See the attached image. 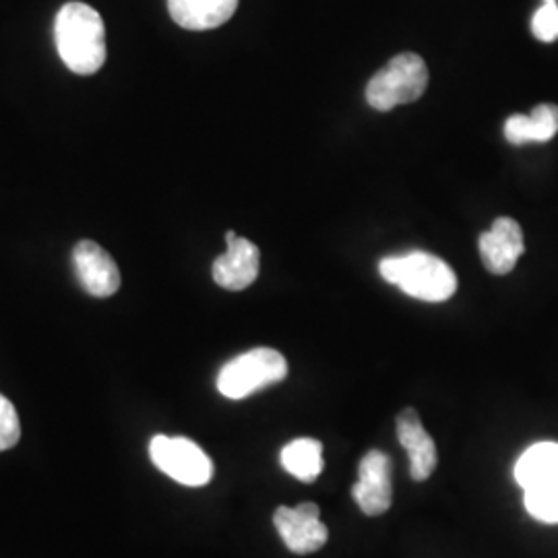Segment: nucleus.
Here are the masks:
<instances>
[{"mask_svg":"<svg viewBox=\"0 0 558 558\" xmlns=\"http://www.w3.org/2000/svg\"><path fill=\"white\" fill-rule=\"evenodd\" d=\"M60 60L75 75H94L106 62V27L96 9L85 2H66L54 21Z\"/></svg>","mask_w":558,"mask_h":558,"instance_id":"obj_1","label":"nucleus"},{"mask_svg":"<svg viewBox=\"0 0 558 558\" xmlns=\"http://www.w3.org/2000/svg\"><path fill=\"white\" fill-rule=\"evenodd\" d=\"M379 271L385 281L422 302H445L458 290L456 271L437 255L422 251L387 257L380 260Z\"/></svg>","mask_w":558,"mask_h":558,"instance_id":"obj_2","label":"nucleus"},{"mask_svg":"<svg viewBox=\"0 0 558 558\" xmlns=\"http://www.w3.org/2000/svg\"><path fill=\"white\" fill-rule=\"evenodd\" d=\"M428 87V66L414 52L389 60L366 85V101L379 112H389L424 96Z\"/></svg>","mask_w":558,"mask_h":558,"instance_id":"obj_3","label":"nucleus"},{"mask_svg":"<svg viewBox=\"0 0 558 558\" xmlns=\"http://www.w3.org/2000/svg\"><path fill=\"white\" fill-rule=\"evenodd\" d=\"M288 377V362L271 348H255L240 354L218 375V391L223 398L244 399Z\"/></svg>","mask_w":558,"mask_h":558,"instance_id":"obj_4","label":"nucleus"},{"mask_svg":"<svg viewBox=\"0 0 558 558\" xmlns=\"http://www.w3.org/2000/svg\"><path fill=\"white\" fill-rule=\"evenodd\" d=\"M149 456L166 476L184 486H205L214 476V463L195 440L158 435L149 442Z\"/></svg>","mask_w":558,"mask_h":558,"instance_id":"obj_5","label":"nucleus"},{"mask_svg":"<svg viewBox=\"0 0 558 558\" xmlns=\"http://www.w3.org/2000/svg\"><path fill=\"white\" fill-rule=\"evenodd\" d=\"M319 505L302 502L299 507H279L274 523L283 544L294 555L317 553L329 538L327 525L320 521Z\"/></svg>","mask_w":558,"mask_h":558,"instance_id":"obj_6","label":"nucleus"},{"mask_svg":"<svg viewBox=\"0 0 558 558\" xmlns=\"http://www.w3.org/2000/svg\"><path fill=\"white\" fill-rule=\"evenodd\" d=\"M391 458L383 451H368L359 465V482L352 488L360 511L368 518H377L389 511L393 502Z\"/></svg>","mask_w":558,"mask_h":558,"instance_id":"obj_7","label":"nucleus"},{"mask_svg":"<svg viewBox=\"0 0 558 558\" xmlns=\"http://www.w3.org/2000/svg\"><path fill=\"white\" fill-rule=\"evenodd\" d=\"M228 251L214 260V281L230 292L246 290L259 278L260 253L257 244L240 239L234 230L226 232Z\"/></svg>","mask_w":558,"mask_h":558,"instance_id":"obj_8","label":"nucleus"},{"mask_svg":"<svg viewBox=\"0 0 558 558\" xmlns=\"http://www.w3.org/2000/svg\"><path fill=\"white\" fill-rule=\"evenodd\" d=\"M73 265L83 290L96 299H108L120 288L119 265L94 240H81L73 248Z\"/></svg>","mask_w":558,"mask_h":558,"instance_id":"obj_9","label":"nucleus"},{"mask_svg":"<svg viewBox=\"0 0 558 558\" xmlns=\"http://www.w3.org/2000/svg\"><path fill=\"white\" fill-rule=\"evenodd\" d=\"M480 257L484 267L495 276H507L515 269L519 257L525 251L523 232L518 221L499 218L493 221L490 230L480 234Z\"/></svg>","mask_w":558,"mask_h":558,"instance_id":"obj_10","label":"nucleus"},{"mask_svg":"<svg viewBox=\"0 0 558 558\" xmlns=\"http://www.w3.org/2000/svg\"><path fill=\"white\" fill-rule=\"evenodd\" d=\"M398 439L410 458V476L416 482L430 478L437 470V445L422 426L418 412L405 408L398 416Z\"/></svg>","mask_w":558,"mask_h":558,"instance_id":"obj_11","label":"nucleus"},{"mask_svg":"<svg viewBox=\"0 0 558 558\" xmlns=\"http://www.w3.org/2000/svg\"><path fill=\"white\" fill-rule=\"evenodd\" d=\"M239 9V0H168L170 17L191 32L216 29Z\"/></svg>","mask_w":558,"mask_h":558,"instance_id":"obj_12","label":"nucleus"},{"mask_svg":"<svg viewBox=\"0 0 558 558\" xmlns=\"http://www.w3.org/2000/svg\"><path fill=\"white\" fill-rule=\"evenodd\" d=\"M515 480L523 490L558 478V442L542 440L532 445L515 463Z\"/></svg>","mask_w":558,"mask_h":558,"instance_id":"obj_13","label":"nucleus"},{"mask_svg":"<svg viewBox=\"0 0 558 558\" xmlns=\"http://www.w3.org/2000/svg\"><path fill=\"white\" fill-rule=\"evenodd\" d=\"M279 461L283 470L300 482H315L325 468L323 445L317 439L292 440L281 449Z\"/></svg>","mask_w":558,"mask_h":558,"instance_id":"obj_14","label":"nucleus"},{"mask_svg":"<svg viewBox=\"0 0 558 558\" xmlns=\"http://www.w3.org/2000/svg\"><path fill=\"white\" fill-rule=\"evenodd\" d=\"M525 509L542 523H558V478L525 490Z\"/></svg>","mask_w":558,"mask_h":558,"instance_id":"obj_15","label":"nucleus"},{"mask_svg":"<svg viewBox=\"0 0 558 558\" xmlns=\"http://www.w3.org/2000/svg\"><path fill=\"white\" fill-rule=\"evenodd\" d=\"M530 120H532L534 141L538 143L550 141L558 133V106L539 104L530 112Z\"/></svg>","mask_w":558,"mask_h":558,"instance_id":"obj_16","label":"nucleus"},{"mask_svg":"<svg viewBox=\"0 0 558 558\" xmlns=\"http://www.w3.org/2000/svg\"><path fill=\"white\" fill-rule=\"evenodd\" d=\"M20 416L15 405L0 396V451H7L20 442Z\"/></svg>","mask_w":558,"mask_h":558,"instance_id":"obj_17","label":"nucleus"},{"mask_svg":"<svg viewBox=\"0 0 558 558\" xmlns=\"http://www.w3.org/2000/svg\"><path fill=\"white\" fill-rule=\"evenodd\" d=\"M532 32L539 41H555L558 38V2L544 0L532 20Z\"/></svg>","mask_w":558,"mask_h":558,"instance_id":"obj_18","label":"nucleus"},{"mask_svg":"<svg viewBox=\"0 0 558 558\" xmlns=\"http://www.w3.org/2000/svg\"><path fill=\"white\" fill-rule=\"evenodd\" d=\"M505 137L513 145H523L532 143L534 133H532V120L530 114H513L505 122Z\"/></svg>","mask_w":558,"mask_h":558,"instance_id":"obj_19","label":"nucleus"}]
</instances>
